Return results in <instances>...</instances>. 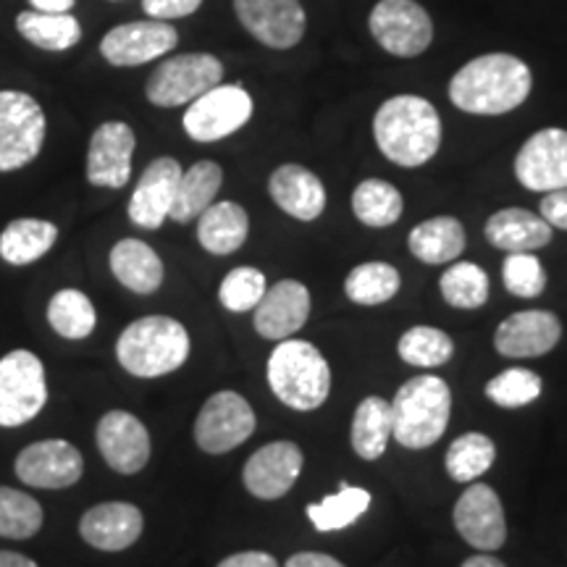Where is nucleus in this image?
I'll use <instances>...</instances> for the list:
<instances>
[{
  "mask_svg": "<svg viewBox=\"0 0 567 567\" xmlns=\"http://www.w3.org/2000/svg\"><path fill=\"white\" fill-rule=\"evenodd\" d=\"M486 239L496 250L536 252L551 243V226L526 208H505L486 221Z\"/></svg>",
  "mask_w": 567,
  "mask_h": 567,
  "instance_id": "25",
  "label": "nucleus"
},
{
  "mask_svg": "<svg viewBox=\"0 0 567 567\" xmlns=\"http://www.w3.org/2000/svg\"><path fill=\"white\" fill-rule=\"evenodd\" d=\"M34 11L42 13H71L76 0H30Z\"/></svg>",
  "mask_w": 567,
  "mask_h": 567,
  "instance_id": "48",
  "label": "nucleus"
},
{
  "mask_svg": "<svg viewBox=\"0 0 567 567\" xmlns=\"http://www.w3.org/2000/svg\"><path fill=\"white\" fill-rule=\"evenodd\" d=\"M496 446L486 434H478V431H471V434L457 436L455 442L450 444L444 457V467L450 473L452 481L457 484H473L478 476H484L488 467L494 465Z\"/></svg>",
  "mask_w": 567,
  "mask_h": 567,
  "instance_id": "36",
  "label": "nucleus"
},
{
  "mask_svg": "<svg viewBox=\"0 0 567 567\" xmlns=\"http://www.w3.org/2000/svg\"><path fill=\"white\" fill-rule=\"evenodd\" d=\"M352 210L360 224L371 229H386L400 221L405 203H402L400 189L384 179H365L354 187Z\"/></svg>",
  "mask_w": 567,
  "mask_h": 567,
  "instance_id": "33",
  "label": "nucleus"
},
{
  "mask_svg": "<svg viewBox=\"0 0 567 567\" xmlns=\"http://www.w3.org/2000/svg\"><path fill=\"white\" fill-rule=\"evenodd\" d=\"M48 323L53 326L59 337L80 342V339H87L95 331V305L80 289H61L48 305Z\"/></svg>",
  "mask_w": 567,
  "mask_h": 567,
  "instance_id": "34",
  "label": "nucleus"
},
{
  "mask_svg": "<svg viewBox=\"0 0 567 567\" xmlns=\"http://www.w3.org/2000/svg\"><path fill=\"white\" fill-rule=\"evenodd\" d=\"M392 436L405 450H425L444 436L452 415V392L439 375H415L396 389Z\"/></svg>",
  "mask_w": 567,
  "mask_h": 567,
  "instance_id": "4",
  "label": "nucleus"
},
{
  "mask_svg": "<svg viewBox=\"0 0 567 567\" xmlns=\"http://www.w3.org/2000/svg\"><path fill=\"white\" fill-rule=\"evenodd\" d=\"M252 118V97L239 84H216L184 111V132L195 142H218Z\"/></svg>",
  "mask_w": 567,
  "mask_h": 567,
  "instance_id": "10",
  "label": "nucleus"
},
{
  "mask_svg": "<svg viewBox=\"0 0 567 567\" xmlns=\"http://www.w3.org/2000/svg\"><path fill=\"white\" fill-rule=\"evenodd\" d=\"M17 32L30 45L42 51H69L82 40V24L74 13H42V11H21L17 17Z\"/></svg>",
  "mask_w": 567,
  "mask_h": 567,
  "instance_id": "32",
  "label": "nucleus"
},
{
  "mask_svg": "<svg viewBox=\"0 0 567 567\" xmlns=\"http://www.w3.org/2000/svg\"><path fill=\"white\" fill-rule=\"evenodd\" d=\"M371 507V494L363 486H342L337 494L323 496L321 502L308 505V517L316 530L331 534V530L350 528L358 517L365 515Z\"/></svg>",
  "mask_w": 567,
  "mask_h": 567,
  "instance_id": "35",
  "label": "nucleus"
},
{
  "mask_svg": "<svg viewBox=\"0 0 567 567\" xmlns=\"http://www.w3.org/2000/svg\"><path fill=\"white\" fill-rule=\"evenodd\" d=\"M284 567H344L337 557L323 555V551H300V555H292L287 559Z\"/></svg>",
  "mask_w": 567,
  "mask_h": 567,
  "instance_id": "47",
  "label": "nucleus"
},
{
  "mask_svg": "<svg viewBox=\"0 0 567 567\" xmlns=\"http://www.w3.org/2000/svg\"><path fill=\"white\" fill-rule=\"evenodd\" d=\"M45 111L21 90H0V174L32 163L45 142Z\"/></svg>",
  "mask_w": 567,
  "mask_h": 567,
  "instance_id": "6",
  "label": "nucleus"
},
{
  "mask_svg": "<svg viewBox=\"0 0 567 567\" xmlns=\"http://www.w3.org/2000/svg\"><path fill=\"white\" fill-rule=\"evenodd\" d=\"M515 176L530 193L567 189V132L549 126L528 137L515 158Z\"/></svg>",
  "mask_w": 567,
  "mask_h": 567,
  "instance_id": "15",
  "label": "nucleus"
},
{
  "mask_svg": "<svg viewBox=\"0 0 567 567\" xmlns=\"http://www.w3.org/2000/svg\"><path fill=\"white\" fill-rule=\"evenodd\" d=\"M563 339V323L549 310H520L499 323L494 334L496 352L513 360L542 358Z\"/></svg>",
  "mask_w": 567,
  "mask_h": 567,
  "instance_id": "20",
  "label": "nucleus"
},
{
  "mask_svg": "<svg viewBox=\"0 0 567 567\" xmlns=\"http://www.w3.org/2000/svg\"><path fill=\"white\" fill-rule=\"evenodd\" d=\"M439 289H442V297L446 305L457 310H476L488 300V276L481 266L467 264V260H460V264H452L439 279Z\"/></svg>",
  "mask_w": 567,
  "mask_h": 567,
  "instance_id": "38",
  "label": "nucleus"
},
{
  "mask_svg": "<svg viewBox=\"0 0 567 567\" xmlns=\"http://www.w3.org/2000/svg\"><path fill=\"white\" fill-rule=\"evenodd\" d=\"M271 200L297 221H316L326 208L323 182L310 168L284 163L268 179Z\"/></svg>",
  "mask_w": 567,
  "mask_h": 567,
  "instance_id": "24",
  "label": "nucleus"
},
{
  "mask_svg": "<svg viewBox=\"0 0 567 567\" xmlns=\"http://www.w3.org/2000/svg\"><path fill=\"white\" fill-rule=\"evenodd\" d=\"M224 63L210 53H182L155 66L145 84L147 101L158 109L189 105L203 92L221 84Z\"/></svg>",
  "mask_w": 567,
  "mask_h": 567,
  "instance_id": "7",
  "label": "nucleus"
},
{
  "mask_svg": "<svg viewBox=\"0 0 567 567\" xmlns=\"http://www.w3.org/2000/svg\"><path fill=\"white\" fill-rule=\"evenodd\" d=\"M266 289V276L258 268L239 266L226 274L221 289H218V300L231 313H247V310H255V305L264 300Z\"/></svg>",
  "mask_w": 567,
  "mask_h": 567,
  "instance_id": "42",
  "label": "nucleus"
},
{
  "mask_svg": "<svg viewBox=\"0 0 567 567\" xmlns=\"http://www.w3.org/2000/svg\"><path fill=\"white\" fill-rule=\"evenodd\" d=\"M17 476L21 484L34 488H69L82 478L84 460L71 442L45 439L19 452Z\"/></svg>",
  "mask_w": 567,
  "mask_h": 567,
  "instance_id": "16",
  "label": "nucleus"
},
{
  "mask_svg": "<svg viewBox=\"0 0 567 567\" xmlns=\"http://www.w3.org/2000/svg\"><path fill=\"white\" fill-rule=\"evenodd\" d=\"M234 11L245 30L274 51L295 48L308 27L300 0H234Z\"/></svg>",
  "mask_w": 567,
  "mask_h": 567,
  "instance_id": "14",
  "label": "nucleus"
},
{
  "mask_svg": "<svg viewBox=\"0 0 567 567\" xmlns=\"http://www.w3.org/2000/svg\"><path fill=\"white\" fill-rule=\"evenodd\" d=\"M396 292H400V271L381 260L354 266L344 279V295L354 305H384Z\"/></svg>",
  "mask_w": 567,
  "mask_h": 567,
  "instance_id": "37",
  "label": "nucleus"
},
{
  "mask_svg": "<svg viewBox=\"0 0 567 567\" xmlns=\"http://www.w3.org/2000/svg\"><path fill=\"white\" fill-rule=\"evenodd\" d=\"M268 386L281 405L310 413L331 394V368L310 342L284 339L268 358Z\"/></svg>",
  "mask_w": 567,
  "mask_h": 567,
  "instance_id": "5",
  "label": "nucleus"
},
{
  "mask_svg": "<svg viewBox=\"0 0 567 567\" xmlns=\"http://www.w3.org/2000/svg\"><path fill=\"white\" fill-rule=\"evenodd\" d=\"M48 402L42 360L30 350L0 358V429H17L40 415Z\"/></svg>",
  "mask_w": 567,
  "mask_h": 567,
  "instance_id": "8",
  "label": "nucleus"
},
{
  "mask_svg": "<svg viewBox=\"0 0 567 567\" xmlns=\"http://www.w3.org/2000/svg\"><path fill=\"white\" fill-rule=\"evenodd\" d=\"M45 513L34 496L19 492V488L0 486V536L3 538H32L42 528Z\"/></svg>",
  "mask_w": 567,
  "mask_h": 567,
  "instance_id": "40",
  "label": "nucleus"
},
{
  "mask_svg": "<svg viewBox=\"0 0 567 567\" xmlns=\"http://www.w3.org/2000/svg\"><path fill=\"white\" fill-rule=\"evenodd\" d=\"M134 132L124 122H105L92 132L87 151V182L92 187L122 189L132 176Z\"/></svg>",
  "mask_w": 567,
  "mask_h": 567,
  "instance_id": "18",
  "label": "nucleus"
},
{
  "mask_svg": "<svg viewBox=\"0 0 567 567\" xmlns=\"http://www.w3.org/2000/svg\"><path fill=\"white\" fill-rule=\"evenodd\" d=\"M502 279H505L507 292L523 300L538 297L547 289V271L534 252H507Z\"/></svg>",
  "mask_w": 567,
  "mask_h": 567,
  "instance_id": "43",
  "label": "nucleus"
},
{
  "mask_svg": "<svg viewBox=\"0 0 567 567\" xmlns=\"http://www.w3.org/2000/svg\"><path fill=\"white\" fill-rule=\"evenodd\" d=\"M310 292L308 287L295 279H284L276 287L266 289L264 300L255 305L252 326L260 337L284 342L295 337L308 323Z\"/></svg>",
  "mask_w": 567,
  "mask_h": 567,
  "instance_id": "22",
  "label": "nucleus"
},
{
  "mask_svg": "<svg viewBox=\"0 0 567 567\" xmlns=\"http://www.w3.org/2000/svg\"><path fill=\"white\" fill-rule=\"evenodd\" d=\"M218 567H279V563L268 551H237V555L221 559Z\"/></svg>",
  "mask_w": 567,
  "mask_h": 567,
  "instance_id": "46",
  "label": "nucleus"
},
{
  "mask_svg": "<svg viewBox=\"0 0 567 567\" xmlns=\"http://www.w3.org/2000/svg\"><path fill=\"white\" fill-rule=\"evenodd\" d=\"M408 247L425 266L455 264L465 250V226L452 216L429 218L410 231Z\"/></svg>",
  "mask_w": 567,
  "mask_h": 567,
  "instance_id": "28",
  "label": "nucleus"
},
{
  "mask_svg": "<svg viewBox=\"0 0 567 567\" xmlns=\"http://www.w3.org/2000/svg\"><path fill=\"white\" fill-rule=\"evenodd\" d=\"M59 226L42 218H17L0 231V258L11 266H30L51 252Z\"/></svg>",
  "mask_w": 567,
  "mask_h": 567,
  "instance_id": "30",
  "label": "nucleus"
},
{
  "mask_svg": "<svg viewBox=\"0 0 567 567\" xmlns=\"http://www.w3.org/2000/svg\"><path fill=\"white\" fill-rule=\"evenodd\" d=\"M534 76L528 63L509 53H486L452 76L450 101L476 116H502L528 101Z\"/></svg>",
  "mask_w": 567,
  "mask_h": 567,
  "instance_id": "1",
  "label": "nucleus"
},
{
  "mask_svg": "<svg viewBox=\"0 0 567 567\" xmlns=\"http://www.w3.org/2000/svg\"><path fill=\"white\" fill-rule=\"evenodd\" d=\"M463 567H507V565L492 555H473L465 559Z\"/></svg>",
  "mask_w": 567,
  "mask_h": 567,
  "instance_id": "50",
  "label": "nucleus"
},
{
  "mask_svg": "<svg viewBox=\"0 0 567 567\" xmlns=\"http://www.w3.org/2000/svg\"><path fill=\"white\" fill-rule=\"evenodd\" d=\"M305 465L302 450L295 442H271L260 446L245 463V488L258 499L274 502L289 494Z\"/></svg>",
  "mask_w": 567,
  "mask_h": 567,
  "instance_id": "19",
  "label": "nucleus"
},
{
  "mask_svg": "<svg viewBox=\"0 0 567 567\" xmlns=\"http://www.w3.org/2000/svg\"><path fill=\"white\" fill-rule=\"evenodd\" d=\"M0 567H38V563L30 557L19 555V551H9L0 549Z\"/></svg>",
  "mask_w": 567,
  "mask_h": 567,
  "instance_id": "49",
  "label": "nucleus"
},
{
  "mask_svg": "<svg viewBox=\"0 0 567 567\" xmlns=\"http://www.w3.org/2000/svg\"><path fill=\"white\" fill-rule=\"evenodd\" d=\"M542 218L551 229L567 231V189H555V193L544 195Z\"/></svg>",
  "mask_w": 567,
  "mask_h": 567,
  "instance_id": "45",
  "label": "nucleus"
},
{
  "mask_svg": "<svg viewBox=\"0 0 567 567\" xmlns=\"http://www.w3.org/2000/svg\"><path fill=\"white\" fill-rule=\"evenodd\" d=\"M255 425L258 421L243 394L216 392L197 415L195 442L208 455H226L255 434Z\"/></svg>",
  "mask_w": 567,
  "mask_h": 567,
  "instance_id": "11",
  "label": "nucleus"
},
{
  "mask_svg": "<svg viewBox=\"0 0 567 567\" xmlns=\"http://www.w3.org/2000/svg\"><path fill=\"white\" fill-rule=\"evenodd\" d=\"M396 352L405 360L408 365L417 368H439L450 363L452 352H455V342L450 334L434 326H413L396 342Z\"/></svg>",
  "mask_w": 567,
  "mask_h": 567,
  "instance_id": "39",
  "label": "nucleus"
},
{
  "mask_svg": "<svg viewBox=\"0 0 567 567\" xmlns=\"http://www.w3.org/2000/svg\"><path fill=\"white\" fill-rule=\"evenodd\" d=\"M457 534L478 551H496L507 542V520L499 494L486 484H473L452 509Z\"/></svg>",
  "mask_w": 567,
  "mask_h": 567,
  "instance_id": "13",
  "label": "nucleus"
},
{
  "mask_svg": "<svg viewBox=\"0 0 567 567\" xmlns=\"http://www.w3.org/2000/svg\"><path fill=\"white\" fill-rule=\"evenodd\" d=\"M221 182L224 172L216 161H197L193 168L182 172L168 218H174L176 224L195 221V218L216 200Z\"/></svg>",
  "mask_w": 567,
  "mask_h": 567,
  "instance_id": "29",
  "label": "nucleus"
},
{
  "mask_svg": "<svg viewBox=\"0 0 567 567\" xmlns=\"http://www.w3.org/2000/svg\"><path fill=\"white\" fill-rule=\"evenodd\" d=\"M368 27L373 40L396 59H415L434 40V21L415 0H379Z\"/></svg>",
  "mask_w": 567,
  "mask_h": 567,
  "instance_id": "9",
  "label": "nucleus"
},
{
  "mask_svg": "<svg viewBox=\"0 0 567 567\" xmlns=\"http://www.w3.org/2000/svg\"><path fill=\"white\" fill-rule=\"evenodd\" d=\"M373 137L379 151L402 168L429 163L442 145V118L425 97L396 95L375 111Z\"/></svg>",
  "mask_w": 567,
  "mask_h": 567,
  "instance_id": "2",
  "label": "nucleus"
},
{
  "mask_svg": "<svg viewBox=\"0 0 567 567\" xmlns=\"http://www.w3.org/2000/svg\"><path fill=\"white\" fill-rule=\"evenodd\" d=\"M200 6L203 0H142V11L147 13V19H161V21L193 17Z\"/></svg>",
  "mask_w": 567,
  "mask_h": 567,
  "instance_id": "44",
  "label": "nucleus"
},
{
  "mask_svg": "<svg viewBox=\"0 0 567 567\" xmlns=\"http://www.w3.org/2000/svg\"><path fill=\"white\" fill-rule=\"evenodd\" d=\"M389 439H392V405L384 396H365L354 410L350 442L354 455L371 460H379L386 452Z\"/></svg>",
  "mask_w": 567,
  "mask_h": 567,
  "instance_id": "31",
  "label": "nucleus"
},
{
  "mask_svg": "<svg viewBox=\"0 0 567 567\" xmlns=\"http://www.w3.org/2000/svg\"><path fill=\"white\" fill-rule=\"evenodd\" d=\"M250 216L243 205L221 200L213 203L197 216V239L210 255H231L247 243Z\"/></svg>",
  "mask_w": 567,
  "mask_h": 567,
  "instance_id": "26",
  "label": "nucleus"
},
{
  "mask_svg": "<svg viewBox=\"0 0 567 567\" xmlns=\"http://www.w3.org/2000/svg\"><path fill=\"white\" fill-rule=\"evenodd\" d=\"M116 358L126 373L137 379H158L187 363L189 334L176 318H137L118 337Z\"/></svg>",
  "mask_w": 567,
  "mask_h": 567,
  "instance_id": "3",
  "label": "nucleus"
},
{
  "mask_svg": "<svg viewBox=\"0 0 567 567\" xmlns=\"http://www.w3.org/2000/svg\"><path fill=\"white\" fill-rule=\"evenodd\" d=\"M111 271L134 295H153L163 284V260L142 239H122L113 245Z\"/></svg>",
  "mask_w": 567,
  "mask_h": 567,
  "instance_id": "27",
  "label": "nucleus"
},
{
  "mask_svg": "<svg viewBox=\"0 0 567 567\" xmlns=\"http://www.w3.org/2000/svg\"><path fill=\"white\" fill-rule=\"evenodd\" d=\"M542 375L528 371V368H507L499 375H494L486 384V396L494 405L515 410L526 408L542 396Z\"/></svg>",
  "mask_w": 567,
  "mask_h": 567,
  "instance_id": "41",
  "label": "nucleus"
},
{
  "mask_svg": "<svg viewBox=\"0 0 567 567\" xmlns=\"http://www.w3.org/2000/svg\"><path fill=\"white\" fill-rule=\"evenodd\" d=\"M95 439L105 463L122 476H134L151 460V434H147L145 423L126 410L105 413L97 423Z\"/></svg>",
  "mask_w": 567,
  "mask_h": 567,
  "instance_id": "17",
  "label": "nucleus"
},
{
  "mask_svg": "<svg viewBox=\"0 0 567 567\" xmlns=\"http://www.w3.org/2000/svg\"><path fill=\"white\" fill-rule=\"evenodd\" d=\"M182 172L184 168L179 166V161L168 158V155H161L145 168L130 200V218L134 226L151 231L161 229L168 213H172Z\"/></svg>",
  "mask_w": 567,
  "mask_h": 567,
  "instance_id": "21",
  "label": "nucleus"
},
{
  "mask_svg": "<svg viewBox=\"0 0 567 567\" xmlns=\"http://www.w3.org/2000/svg\"><path fill=\"white\" fill-rule=\"evenodd\" d=\"M179 42L174 24L161 19L130 21V24L113 27L101 40V55L111 66H142L155 59L172 53Z\"/></svg>",
  "mask_w": 567,
  "mask_h": 567,
  "instance_id": "12",
  "label": "nucleus"
},
{
  "mask_svg": "<svg viewBox=\"0 0 567 567\" xmlns=\"http://www.w3.org/2000/svg\"><path fill=\"white\" fill-rule=\"evenodd\" d=\"M145 517L130 502H103L90 507L80 520V534L101 551H124L142 536Z\"/></svg>",
  "mask_w": 567,
  "mask_h": 567,
  "instance_id": "23",
  "label": "nucleus"
}]
</instances>
